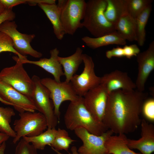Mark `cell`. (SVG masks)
Returning <instances> with one entry per match:
<instances>
[{
	"label": "cell",
	"instance_id": "obj_1",
	"mask_svg": "<svg viewBox=\"0 0 154 154\" xmlns=\"http://www.w3.org/2000/svg\"><path fill=\"white\" fill-rule=\"evenodd\" d=\"M148 95L137 89L111 92L102 122L113 133L125 134L134 132L140 125L142 106Z\"/></svg>",
	"mask_w": 154,
	"mask_h": 154
},
{
	"label": "cell",
	"instance_id": "obj_2",
	"mask_svg": "<svg viewBox=\"0 0 154 154\" xmlns=\"http://www.w3.org/2000/svg\"><path fill=\"white\" fill-rule=\"evenodd\" d=\"M64 120L66 128L71 131L83 128L92 134L100 135L108 130L88 110L83 97H80L76 100L70 102L64 114Z\"/></svg>",
	"mask_w": 154,
	"mask_h": 154
},
{
	"label": "cell",
	"instance_id": "obj_3",
	"mask_svg": "<svg viewBox=\"0 0 154 154\" xmlns=\"http://www.w3.org/2000/svg\"><path fill=\"white\" fill-rule=\"evenodd\" d=\"M106 0H89L86 2L82 25L94 37H97L116 31L115 25L108 21L104 12Z\"/></svg>",
	"mask_w": 154,
	"mask_h": 154
},
{
	"label": "cell",
	"instance_id": "obj_4",
	"mask_svg": "<svg viewBox=\"0 0 154 154\" xmlns=\"http://www.w3.org/2000/svg\"><path fill=\"white\" fill-rule=\"evenodd\" d=\"M86 2L84 0H59V9L62 26L66 33L73 35L83 27L82 20L85 13Z\"/></svg>",
	"mask_w": 154,
	"mask_h": 154
},
{
	"label": "cell",
	"instance_id": "obj_5",
	"mask_svg": "<svg viewBox=\"0 0 154 154\" xmlns=\"http://www.w3.org/2000/svg\"><path fill=\"white\" fill-rule=\"evenodd\" d=\"M20 118L15 120L14 130L16 136L13 142L16 144L24 137H31L38 135L48 128L46 118L38 112L25 111L19 113Z\"/></svg>",
	"mask_w": 154,
	"mask_h": 154
},
{
	"label": "cell",
	"instance_id": "obj_6",
	"mask_svg": "<svg viewBox=\"0 0 154 154\" xmlns=\"http://www.w3.org/2000/svg\"><path fill=\"white\" fill-rule=\"evenodd\" d=\"M16 62L14 65L3 69L0 72V81L31 99L33 90L31 78L24 68L23 64L17 56L12 57Z\"/></svg>",
	"mask_w": 154,
	"mask_h": 154
},
{
	"label": "cell",
	"instance_id": "obj_7",
	"mask_svg": "<svg viewBox=\"0 0 154 154\" xmlns=\"http://www.w3.org/2000/svg\"><path fill=\"white\" fill-rule=\"evenodd\" d=\"M31 79L33 90L31 99L37 110L46 117L48 128H55L58 119L54 113V106L50 98L49 91L41 84L38 76L34 75Z\"/></svg>",
	"mask_w": 154,
	"mask_h": 154
},
{
	"label": "cell",
	"instance_id": "obj_8",
	"mask_svg": "<svg viewBox=\"0 0 154 154\" xmlns=\"http://www.w3.org/2000/svg\"><path fill=\"white\" fill-rule=\"evenodd\" d=\"M82 57L84 67L79 75L74 74L70 82L76 94L83 97L90 90L101 84V77L97 76L94 71V64L90 56L82 54Z\"/></svg>",
	"mask_w": 154,
	"mask_h": 154
},
{
	"label": "cell",
	"instance_id": "obj_9",
	"mask_svg": "<svg viewBox=\"0 0 154 154\" xmlns=\"http://www.w3.org/2000/svg\"><path fill=\"white\" fill-rule=\"evenodd\" d=\"M40 81L49 91L50 98L54 106V113L58 119L60 116V108L62 103L66 101H75L80 97L76 94L70 82L65 81L58 82L49 78L40 79Z\"/></svg>",
	"mask_w": 154,
	"mask_h": 154
},
{
	"label": "cell",
	"instance_id": "obj_10",
	"mask_svg": "<svg viewBox=\"0 0 154 154\" xmlns=\"http://www.w3.org/2000/svg\"><path fill=\"white\" fill-rule=\"evenodd\" d=\"M17 27L15 21H6L0 25V31L10 37L13 41L14 48L21 55H29L36 58L41 57L42 54L33 48L30 44L35 35L21 33L17 30Z\"/></svg>",
	"mask_w": 154,
	"mask_h": 154
},
{
	"label": "cell",
	"instance_id": "obj_11",
	"mask_svg": "<svg viewBox=\"0 0 154 154\" xmlns=\"http://www.w3.org/2000/svg\"><path fill=\"white\" fill-rule=\"evenodd\" d=\"M74 131L83 143L77 150L78 154H108L105 143L113 134L111 130L108 129L100 135L92 134L83 128Z\"/></svg>",
	"mask_w": 154,
	"mask_h": 154
},
{
	"label": "cell",
	"instance_id": "obj_12",
	"mask_svg": "<svg viewBox=\"0 0 154 154\" xmlns=\"http://www.w3.org/2000/svg\"><path fill=\"white\" fill-rule=\"evenodd\" d=\"M109 94L100 84L89 91L83 97L87 109L98 121L102 122L107 106Z\"/></svg>",
	"mask_w": 154,
	"mask_h": 154
},
{
	"label": "cell",
	"instance_id": "obj_13",
	"mask_svg": "<svg viewBox=\"0 0 154 154\" xmlns=\"http://www.w3.org/2000/svg\"><path fill=\"white\" fill-rule=\"evenodd\" d=\"M136 57L138 72L135 83L137 90L143 92L147 80L154 69V41L151 42L146 50L140 52Z\"/></svg>",
	"mask_w": 154,
	"mask_h": 154
},
{
	"label": "cell",
	"instance_id": "obj_14",
	"mask_svg": "<svg viewBox=\"0 0 154 154\" xmlns=\"http://www.w3.org/2000/svg\"><path fill=\"white\" fill-rule=\"evenodd\" d=\"M0 97L12 104L19 113L34 112L37 109L31 99L20 93L12 87L0 81Z\"/></svg>",
	"mask_w": 154,
	"mask_h": 154
},
{
	"label": "cell",
	"instance_id": "obj_15",
	"mask_svg": "<svg viewBox=\"0 0 154 154\" xmlns=\"http://www.w3.org/2000/svg\"><path fill=\"white\" fill-rule=\"evenodd\" d=\"M101 84L108 94L117 90L132 91L136 88L135 83L127 73L116 70L101 77Z\"/></svg>",
	"mask_w": 154,
	"mask_h": 154
},
{
	"label": "cell",
	"instance_id": "obj_16",
	"mask_svg": "<svg viewBox=\"0 0 154 154\" xmlns=\"http://www.w3.org/2000/svg\"><path fill=\"white\" fill-rule=\"evenodd\" d=\"M140 124L141 137L137 140L127 138V145L131 149L138 150L142 154H151L154 151V126L144 119Z\"/></svg>",
	"mask_w": 154,
	"mask_h": 154
},
{
	"label": "cell",
	"instance_id": "obj_17",
	"mask_svg": "<svg viewBox=\"0 0 154 154\" xmlns=\"http://www.w3.org/2000/svg\"><path fill=\"white\" fill-rule=\"evenodd\" d=\"M50 55L49 58H43L38 61H31L21 60L23 64L28 63L34 64L43 68L52 74L54 79L56 81L60 82V77L64 75L62 70V66L58 60L59 50L55 48L50 51Z\"/></svg>",
	"mask_w": 154,
	"mask_h": 154
},
{
	"label": "cell",
	"instance_id": "obj_18",
	"mask_svg": "<svg viewBox=\"0 0 154 154\" xmlns=\"http://www.w3.org/2000/svg\"><path fill=\"white\" fill-rule=\"evenodd\" d=\"M82 40L88 47L93 49L110 45H125L126 40L116 31L97 37L85 36Z\"/></svg>",
	"mask_w": 154,
	"mask_h": 154
},
{
	"label": "cell",
	"instance_id": "obj_19",
	"mask_svg": "<svg viewBox=\"0 0 154 154\" xmlns=\"http://www.w3.org/2000/svg\"><path fill=\"white\" fill-rule=\"evenodd\" d=\"M38 6L44 12L52 25L56 37L61 40L66 34L62 26L59 9L56 4L40 3Z\"/></svg>",
	"mask_w": 154,
	"mask_h": 154
},
{
	"label": "cell",
	"instance_id": "obj_20",
	"mask_svg": "<svg viewBox=\"0 0 154 154\" xmlns=\"http://www.w3.org/2000/svg\"><path fill=\"white\" fill-rule=\"evenodd\" d=\"M82 52V49L78 47L77 48L75 52L70 56L66 57L58 56V60L63 67L65 81L70 82L83 62Z\"/></svg>",
	"mask_w": 154,
	"mask_h": 154
},
{
	"label": "cell",
	"instance_id": "obj_21",
	"mask_svg": "<svg viewBox=\"0 0 154 154\" xmlns=\"http://www.w3.org/2000/svg\"><path fill=\"white\" fill-rule=\"evenodd\" d=\"M106 6L104 12L105 16L111 23L115 25L123 15L128 14L127 0H106Z\"/></svg>",
	"mask_w": 154,
	"mask_h": 154
},
{
	"label": "cell",
	"instance_id": "obj_22",
	"mask_svg": "<svg viewBox=\"0 0 154 154\" xmlns=\"http://www.w3.org/2000/svg\"><path fill=\"white\" fill-rule=\"evenodd\" d=\"M115 26L116 31L126 40L137 41L135 20L128 14L123 16Z\"/></svg>",
	"mask_w": 154,
	"mask_h": 154
},
{
	"label": "cell",
	"instance_id": "obj_23",
	"mask_svg": "<svg viewBox=\"0 0 154 154\" xmlns=\"http://www.w3.org/2000/svg\"><path fill=\"white\" fill-rule=\"evenodd\" d=\"M127 140L124 134L110 136L105 143L108 154H142L130 149L127 145Z\"/></svg>",
	"mask_w": 154,
	"mask_h": 154
},
{
	"label": "cell",
	"instance_id": "obj_24",
	"mask_svg": "<svg viewBox=\"0 0 154 154\" xmlns=\"http://www.w3.org/2000/svg\"><path fill=\"white\" fill-rule=\"evenodd\" d=\"M57 131L55 128H47L41 134L31 137H24L23 138L27 142L31 143L37 149H44L46 146H50L55 138Z\"/></svg>",
	"mask_w": 154,
	"mask_h": 154
},
{
	"label": "cell",
	"instance_id": "obj_25",
	"mask_svg": "<svg viewBox=\"0 0 154 154\" xmlns=\"http://www.w3.org/2000/svg\"><path fill=\"white\" fill-rule=\"evenodd\" d=\"M152 10V5H149L135 19L136 27L137 41L142 46L146 39L145 27Z\"/></svg>",
	"mask_w": 154,
	"mask_h": 154
},
{
	"label": "cell",
	"instance_id": "obj_26",
	"mask_svg": "<svg viewBox=\"0 0 154 154\" xmlns=\"http://www.w3.org/2000/svg\"><path fill=\"white\" fill-rule=\"evenodd\" d=\"M15 113L10 107H0V132L6 134L14 138L16 133L11 126L12 117Z\"/></svg>",
	"mask_w": 154,
	"mask_h": 154
},
{
	"label": "cell",
	"instance_id": "obj_27",
	"mask_svg": "<svg viewBox=\"0 0 154 154\" xmlns=\"http://www.w3.org/2000/svg\"><path fill=\"white\" fill-rule=\"evenodd\" d=\"M75 141L69 137L66 130L58 128L57 130L55 138L50 146L58 151L63 150L68 151L70 145Z\"/></svg>",
	"mask_w": 154,
	"mask_h": 154
},
{
	"label": "cell",
	"instance_id": "obj_28",
	"mask_svg": "<svg viewBox=\"0 0 154 154\" xmlns=\"http://www.w3.org/2000/svg\"><path fill=\"white\" fill-rule=\"evenodd\" d=\"M153 0H127V13L135 19L149 5L151 4Z\"/></svg>",
	"mask_w": 154,
	"mask_h": 154
},
{
	"label": "cell",
	"instance_id": "obj_29",
	"mask_svg": "<svg viewBox=\"0 0 154 154\" xmlns=\"http://www.w3.org/2000/svg\"><path fill=\"white\" fill-rule=\"evenodd\" d=\"M5 52L13 53L21 60L27 59L26 56L21 55L14 49L13 41L10 37L4 33L0 31V53Z\"/></svg>",
	"mask_w": 154,
	"mask_h": 154
},
{
	"label": "cell",
	"instance_id": "obj_30",
	"mask_svg": "<svg viewBox=\"0 0 154 154\" xmlns=\"http://www.w3.org/2000/svg\"><path fill=\"white\" fill-rule=\"evenodd\" d=\"M37 150L33 145L22 138L16 147L15 154H38Z\"/></svg>",
	"mask_w": 154,
	"mask_h": 154
},
{
	"label": "cell",
	"instance_id": "obj_31",
	"mask_svg": "<svg viewBox=\"0 0 154 154\" xmlns=\"http://www.w3.org/2000/svg\"><path fill=\"white\" fill-rule=\"evenodd\" d=\"M141 113L145 118L151 121H154V99L147 98L142 106Z\"/></svg>",
	"mask_w": 154,
	"mask_h": 154
},
{
	"label": "cell",
	"instance_id": "obj_32",
	"mask_svg": "<svg viewBox=\"0 0 154 154\" xmlns=\"http://www.w3.org/2000/svg\"><path fill=\"white\" fill-rule=\"evenodd\" d=\"M124 56L128 59H130L133 56H136L140 52V50L135 44L129 45H125L123 47Z\"/></svg>",
	"mask_w": 154,
	"mask_h": 154
},
{
	"label": "cell",
	"instance_id": "obj_33",
	"mask_svg": "<svg viewBox=\"0 0 154 154\" xmlns=\"http://www.w3.org/2000/svg\"><path fill=\"white\" fill-rule=\"evenodd\" d=\"M106 57L111 59L113 57H125L123 48L117 47L107 50L106 53Z\"/></svg>",
	"mask_w": 154,
	"mask_h": 154
},
{
	"label": "cell",
	"instance_id": "obj_34",
	"mask_svg": "<svg viewBox=\"0 0 154 154\" xmlns=\"http://www.w3.org/2000/svg\"><path fill=\"white\" fill-rule=\"evenodd\" d=\"M15 17V13L12 9H6L0 14V25L6 21H13Z\"/></svg>",
	"mask_w": 154,
	"mask_h": 154
},
{
	"label": "cell",
	"instance_id": "obj_35",
	"mask_svg": "<svg viewBox=\"0 0 154 154\" xmlns=\"http://www.w3.org/2000/svg\"><path fill=\"white\" fill-rule=\"evenodd\" d=\"M6 9H12L13 7L21 4L27 3V0H0Z\"/></svg>",
	"mask_w": 154,
	"mask_h": 154
},
{
	"label": "cell",
	"instance_id": "obj_36",
	"mask_svg": "<svg viewBox=\"0 0 154 154\" xmlns=\"http://www.w3.org/2000/svg\"><path fill=\"white\" fill-rule=\"evenodd\" d=\"M10 137L7 135L0 132V146L4 142L7 141Z\"/></svg>",
	"mask_w": 154,
	"mask_h": 154
},
{
	"label": "cell",
	"instance_id": "obj_37",
	"mask_svg": "<svg viewBox=\"0 0 154 154\" xmlns=\"http://www.w3.org/2000/svg\"><path fill=\"white\" fill-rule=\"evenodd\" d=\"M52 149L55 151L57 154H65L64 153H62L60 152L59 151H57L51 148ZM71 150L72 152L71 153H69L68 154H78L77 149L76 147L75 146H73L72 147Z\"/></svg>",
	"mask_w": 154,
	"mask_h": 154
},
{
	"label": "cell",
	"instance_id": "obj_38",
	"mask_svg": "<svg viewBox=\"0 0 154 154\" xmlns=\"http://www.w3.org/2000/svg\"><path fill=\"white\" fill-rule=\"evenodd\" d=\"M5 142H4L0 146V154H4V151L6 147Z\"/></svg>",
	"mask_w": 154,
	"mask_h": 154
},
{
	"label": "cell",
	"instance_id": "obj_39",
	"mask_svg": "<svg viewBox=\"0 0 154 154\" xmlns=\"http://www.w3.org/2000/svg\"><path fill=\"white\" fill-rule=\"evenodd\" d=\"M6 9L2 4L0 2V14L3 13Z\"/></svg>",
	"mask_w": 154,
	"mask_h": 154
},
{
	"label": "cell",
	"instance_id": "obj_40",
	"mask_svg": "<svg viewBox=\"0 0 154 154\" xmlns=\"http://www.w3.org/2000/svg\"><path fill=\"white\" fill-rule=\"evenodd\" d=\"M0 101L2 103L5 104L11 105V106H13V105L12 104L2 99L0 97Z\"/></svg>",
	"mask_w": 154,
	"mask_h": 154
}]
</instances>
